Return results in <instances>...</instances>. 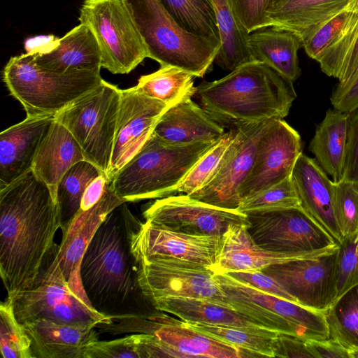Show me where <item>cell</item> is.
<instances>
[{
	"instance_id": "1",
	"label": "cell",
	"mask_w": 358,
	"mask_h": 358,
	"mask_svg": "<svg viewBox=\"0 0 358 358\" xmlns=\"http://www.w3.org/2000/svg\"><path fill=\"white\" fill-rule=\"evenodd\" d=\"M56 195L31 169L0 189V274L7 297L33 288L54 259Z\"/></svg>"
},
{
	"instance_id": "2",
	"label": "cell",
	"mask_w": 358,
	"mask_h": 358,
	"mask_svg": "<svg viewBox=\"0 0 358 358\" xmlns=\"http://www.w3.org/2000/svg\"><path fill=\"white\" fill-rule=\"evenodd\" d=\"M123 204L101 222L80 264L81 280L87 298L95 309L107 315L136 314V296L143 297L130 249Z\"/></svg>"
},
{
	"instance_id": "3",
	"label": "cell",
	"mask_w": 358,
	"mask_h": 358,
	"mask_svg": "<svg viewBox=\"0 0 358 358\" xmlns=\"http://www.w3.org/2000/svg\"><path fill=\"white\" fill-rule=\"evenodd\" d=\"M292 83L264 63L253 61L221 79L202 82L195 94L213 119L236 126L284 119L296 98Z\"/></svg>"
},
{
	"instance_id": "4",
	"label": "cell",
	"mask_w": 358,
	"mask_h": 358,
	"mask_svg": "<svg viewBox=\"0 0 358 358\" xmlns=\"http://www.w3.org/2000/svg\"><path fill=\"white\" fill-rule=\"evenodd\" d=\"M218 141L171 144L152 133L114 176L110 187L125 203L171 196L196 163Z\"/></svg>"
},
{
	"instance_id": "5",
	"label": "cell",
	"mask_w": 358,
	"mask_h": 358,
	"mask_svg": "<svg viewBox=\"0 0 358 358\" xmlns=\"http://www.w3.org/2000/svg\"><path fill=\"white\" fill-rule=\"evenodd\" d=\"M3 79L27 116L55 115L103 81L100 72H57L42 68L36 64L35 55L29 53L10 57Z\"/></svg>"
},
{
	"instance_id": "6",
	"label": "cell",
	"mask_w": 358,
	"mask_h": 358,
	"mask_svg": "<svg viewBox=\"0 0 358 358\" xmlns=\"http://www.w3.org/2000/svg\"><path fill=\"white\" fill-rule=\"evenodd\" d=\"M147 45L149 58L160 66H173L195 77L211 68L221 43L184 31L160 0H124Z\"/></svg>"
},
{
	"instance_id": "7",
	"label": "cell",
	"mask_w": 358,
	"mask_h": 358,
	"mask_svg": "<svg viewBox=\"0 0 358 358\" xmlns=\"http://www.w3.org/2000/svg\"><path fill=\"white\" fill-rule=\"evenodd\" d=\"M122 96V90L103 80L92 92L57 113L80 146L85 160L101 172L108 171Z\"/></svg>"
},
{
	"instance_id": "8",
	"label": "cell",
	"mask_w": 358,
	"mask_h": 358,
	"mask_svg": "<svg viewBox=\"0 0 358 358\" xmlns=\"http://www.w3.org/2000/svg\"><path fill=\"white\" fill-rule=\"evenodd\" d=\"M79 20L96 38L101 68L127 74L149 58L147 45L124 0H85Z\"/></svg>"
},
{
	"instance_id": "9",
	"label": "cell",
	"mask_w": 358,
	"mask_h": 358,
	"mask_svg": "<svg viewBox=\"0 0 358 358\" xmlns=\"http://www.w3.org/2000/svg\"><path fill=\"white\" fill-rule=\"evenodd\" d=\"M18 322L38 319L62 324L91 325L110 322V315L99 312L89 300L78 295L57 267L48 266L30 289L10 297Z\"/></svg>"
},
{
	"instance_id": "10",
	"label": "cell",
	"mask_w": 358,
	"mask_h": 358,
	"mask_svg": "<svg viewBox=\"0 0 358 358\" xmlns=\"http://www.w3.org/2000/svg\"><path fill=\"white\" fill-rule=\"evenodd\" d=\"M245 215L254 241L270 251L315 257L339 245L301 206Z\"/></svg>"
},
{
	"instance_id": "11",
	"label": "cell",
	"mask_w": 358,
	"mask_h": 358,
	"mask_svg": "<svg viewBox=\"0 0 358 358\" xmlns=\"http://www.w3.org/2000/svg\"><path fill=\"white\" fill-rule=\"evenodd\" d=\"M136 263L139 287L150 303L161 298L192 297L232 308L215 280V273L206 266L172 258Z\"/></svg>"
},
{
	"instance_id": "12",
	"label": "cell",
	"mask_w": 358,
	"mask_h": 358,
	"mask_svg": "<svg viewBox=\"0 0 358 358\" xmlns=\"http://www.w3.org/2000/svg\"><path fill=\"white\" fill-rule=\"evenodd\" d=\"M123 204L131 252L135 262L172 258L206 266L216 262L220 236L185 234L145 220L140 222Z\"/></svg>"
},
{
	"instance_id": "13",
	"label": "cell",
	"mask_w": 358,
	"mask_h": 358,
	"mask_svg": "<svg viewBox=\"0 0 358 358\" xmlns=\"http://www.w3.org/2000/svg\"><path fill=\"white\" fill-rule=\"evenodd\" d=\"M338 248L262 271L277 280L299 304L324 313L337 297Z\"/></svg>"
},
{
	"instance_id": "14",
	"label": "cell",
	"mask_w": 358,
	"mask_h": 358,
	"mask_svg": "<svg viewBox=\"0 0 358 358\" xmlns=\"http://www.w3.org/2000/svg\"><path fill=\"white\" fill-rule=\"evenodd\" d=\"M276 118L235 126L234 138L209 182L187 195L198 201L228 209H237L238 191L253 164L258 141Z\"/></svg>"
},
{
	"instance_id": "15",
	"label": "cell",
	"mask_w": 358,
	"mask_h": 358,
	"mask_svg": "<svg viewBox=\"0 0 358 358\" xmlns=\"http://www.w3.org/2000/svg\"><path fill=\"white\" fill-rule=\"evenodd\" d=\"M145 220L196 236H222L234 224L249 225L247 215L192 199L186 194L157 199L143 212Z\"/></svg>"
},
{
	"instance_id": "16",
	"label": "cell",
	"mask_w": 358,
	"mask_h": 358,
	"mask_svg": "<svg viewBox=\"0 0 358 358\" xmlns=\"http://www.w3.org/2000/svg\"><path fill=\"white\" fill-rule=\"evenodd\" d=\"M302 150L299 134L283 119H275L258 141L252 167L238 191L240 201L291 176Z\"/></svg>"
},
{
	"instance_id": "17",
	"label": "cell",
	"mask_w": 358,
	"mask_h": 358,
	"mask_svg": "<svg viewBox=\"0 0 358 358\" xmlns=\"http://www.w3.org/2000/svg\"><path fill=\"white\" fill-rule=\"evenodd\" d=\"M170 106L145 95L136 86L122 90L113 150L106 174L110 182L145 143Z\"/></svg>"
},
{
	"instance_id": "18",
	"label": "cell",
	"mask_w": 358,
	"mask_h": 358,
	"mask_svg": "<svg viewBox=\"0 0 358 358\" xmlns=\"http://www.w3.org/2000/svg\"><path fill=\"white\" fill-rule=\"evenodd\" d=\"M124 203L115 194L110 183L101 199L94 207L85 211L79 209L75 216L62 228V242L48 266L59 268L70 287L85 299L89 300L80 273L85 251L106 216Z\"/></svg>"
},
{
	"instance_id": "19",
	"label": "cell",
	"mask_w": 358,
	"mask_h": 358,
	"mask_svg": "<svg viewBox=\"0 0 358 358\" xmlns=\"http://www.w3.org/2000/svg\"><path fill=\"white\" fill-rule=\"evenodd\" d=\"M135 333L157 336L182 358H240L239 348L187 327L183 320L164 314L137 315L133 320Z\"/></svg>"
},
{
	"instance_id": "20",
	"label": "cell",
	"mask_w": 358,
	"mask_h": 358,
	"mask_svg": "<svg viewBox=\"0 0 358 358\" xmlns=\"http://www.w3.org/2000/svg\"><path fill=\"white\" fill-rule=\"evenodd\" d=\"M55 115L27 116L0 134V189L31 169Z\"/></svg>"
},
{
	"instance_id": "21",
	"label": "cell",
	"mask_w": 358,
	"mask_h": 358,
	"mask_svg": "<svg viewBox=\"0 0 358 358\" xmlns=\"http://www.w3.org/2000/svg\"><path fill=\"white\" fill-rule=\"evenodd\" d=\"M291 177L302 208L340 243L343 238L334 215L333 180L315 159L303 152L294 164Z\"/></svg>"
},
{
	"instance_id": "22",
	"label": "cell",
	"mask_w": 358,
	"mask_h": 358,
	"mask_svg": "<svg viewBox=\"0 0 358 358\" xmlns=\"http://www.w3.org/2000/svg\"><path fill=\"white\" fill-rule=\"evenodd\" d=\"M34 358H84L86 349L98 341L96 327L62 324L45 319L25 322Z\"/></svg>"
},
{
	"instance_id": "23",
	"label": "cell",
	"mask_w": 358,
	"mask_h": 358,
	"mask_svg": "<svg viewBox=\"0 0 358 358\" xmlns=\"http://www.w3.org/2000/svg\"><path fill=\"white\" fill-rule=\"evenodd\" d=\"M214 279L225 295L248 301L286 319L306 331L312 340L329 338L323 313L258 290L239 282L227 273L214 274Z\"/></svg>"
},
{
	"instance_id": "24",
	"label": "cell",
	"mask_w": 358,
	"mask_h": 358,
	"mask_svg": "<svg viewBox=\"0 0 358 358\" xmlns=\"http://www.w3.org/2000/svg\"><path fill=\"white\" fill-rule=\"evenodd\" d=\"M224 133L220 122L191 98L165 110L152 131L155 136L171 144L215 142Z\"/></svg>"
},
{
	"instance_id": "25",
	"label": "cell",
	"mask_w": 358,
	"mask_h": 358,
	"mask_svg": "<svg viewBox=\"0 0 358 358\" xmlns=\"http://www.w3.org/2000/svg\"><path fill=\"white\" fill-rule=\"evenodd\" d=\"M248 227L245 224H231L222 234L217 259L211 268L215 274L262 270L273 264L313 257L264 249L254 241L248 231Z\"/></svg>"
},
{
	"instance_id": "26",
	"label": "cell",
	"mask_w": 358,
	"mask_h": 358,
	"mask_svg": "<svg viewBox=\"0 0 358 358\" xmlns=\"http://www.w3.org/2000/svg\"><path fill=\"white\" fill-rule=\"evenodd\" d=\"M350 0H270L269 27L295 34L301 43L327 21L345 10Z\"/></svg>"
},
{
	"instance_id": "27",
	"label": "cell",
	"mask_w": 358,
	"mask_h": 358,
	"mask_svg": "<svg viewBox=\"0 0 358 358\" xmlns=\"http://www.w3.org/2000/svg\"><path fill=\"white\" fill-rule=\"evenodd\" d=\"M34 55L38 66L57 72H100L101 69L99 45L91 29L83 23L59 38L57 47L50 52Z\"/></svg>"
},
{
	"instance_id": "28",
	"label": "cell",
	"mask_w": 358,
	"mask_h": 358,
	"mask_svg": "<svg viewBox=\"0 0 358 358\" xmlns=\"http://www.w3.org/2000/svg\"><path fill=\"white\" fill-rule=\"evenodd\" d=\"M85 159L73 136L55 120L38 148L31 170L56 195L57 186L65 173L75 164Z\"/></svg>"
},
{
	"instance_id": "29",
	"label": "cell",
	"mask_w": 358,
	"mask_h": 358,
	"mask_svg": "<svg viewBox=\"0 0 358 358\" xmlns=\"http://www.w3.org/2000/svg\"><path fill=\"white\" fill-rule=\"evenodd\" d=\"M247 45L254 61L264 63L292 83L300 76L298 50L302 43L292 32L274 27L257 29L248 34Z\"/></svg>"
},
{
	"instance_id": "30",
	"label": "cell",
	"mask_w": 358,
	"mask_h": 358,
	"mask_svg": "<svg viewBox=\"0 0 358 358\" xmlns=\"http://www.w3.org/2000/svg\"><path fill=\"white\" fill-rule=\"evenodd\" d=\"M150 304L156 310L174 315L185 322L210 325L266 328L233 308L207 299L167 297L155 299Z\"/></svg>"
},
{
	"instance_id": "31",
	"label": "cell",
	"mask_w": 358,
	"mask_h": 358,
	"mask_svg": "<svg viewBox=\"0 0 358 358\" xmlns=\"http://www.w3.org/2000/svg\"><path fill=\"white\" fill-rule=\"evenodd\" d=\"M348 118L349 113L327 110L309 145L315 160L335 183L343 177Z\"/></svg>"
},
{
	"instance_id": "32",
	"label": "cell",
	"mask_w": 358,
	"mask_h": 358,
	"mask_svg": "<svg viewBox=\"0 0 358 358\" xmlns=\"http://www.w3.org/2000/svg\"><path fill=\"white\" fill-rule=\"evenodd\" d=\"M216 15L221 46L215 58L224 70L232 71L253 62L247 45L248 33L238 21L230 0H210Z\"/></svg>"
},
{
	"instance_id": "33",
	"label": "cell",
	"mask_w": 358,
	"mask_h": 358,
	"mask_svg": "<svg viewBox=\"0 0 358 358\" xmlns=\"http://www.w3.org/2000/svg\"><path fill=\"white\" fill-rule=\"evenodd\" d=\"M192 329L234 345L243 352V357H275V344L279 332L264 327L219 326L185 322Z\"/></svg>"
},
{
	"instance_id": "34",
	"label": "cell",
	"mask_w": 358,
	"mask_h": 358,
	"mask_svg": "<svg viewBox=\"0 0 358 358\" xmlns=\"http://www.w3.org/2000/svg\"><path fill=\"white\" fill-rule=\"evenodd\" d=\"M323 73L337 78L341 92L358 78V12L341 38L317 61Z\"/></svg>"
},
{
	"instance_id": "35",
	"label": "cell",
	"mask_w": 358,
	"mask_h": 358,
	"mask_svg": "<svg viewBox=\"0 0 358 358\" xmlns=\"http://www.w3.org/2000/svg\"><path fill=\"white\" fill-rule=\"evenodd\" d=\"M192 73L173 66H163L155 72L142 76L136 85L145 95L173 106L195 94Z\"/></svg>"
},
{
	"instance_id": "36",
	"label": "cell",
	"mask_w": 358,
	"mask_h": 358,
	"mask_svg": "<svg viewBox=\"0 0 358 358\" xmlns=\"http://www.w3.org/2000/svg\"><path fill=\"white\" fill-rule=\"evenodd\" d=\"M178 26L193 35L221 43L210 0H160Z\"/></svg>"
},
{
	"instance_id": "37",
	"label": "cell",
	"mask_w": 358,
	"mask_h": 358,
	"mask_svg": "<svg viewBox=\"0 0 358 358\" xmlns=\"http://www.w3.org/2000/svg\"><path fill=\"white\" fill-rule=\"evenodd\" d=\"M324 314L329 338L347 350L358 348V285L337 298Z\"/></svg>"
},
{
	"instance_id": "38",
	"label": "cell",
	"mask_w": 358,
	"mask_h": 358,
	"mask_svg": "<svg viewBox=\"0 0 358 358\" xmlns=\"http://www.w3.org/2000/svg\"><path fill=\"white\" fill-rule=\"evenodd\" d=\"M101 173H103L95 165L85 159L75 164L62 176L56 189L62 228L79 210L81 199L87 186Z\"/></svg>"
},
{
	"instance_id": "39",
	"label": "cell",
	"mask_w": 358,
	"mask_h": 358,
	"mask_svg": "<svg viewBox=\"0 0 358 358\" xmlns=\"http://www.w3.org/2000/svg\"><path fill=\"white\" fill-rule=\"evenodd\" d=\"M0 348L3 358H34L31 340L17 320L8 297L0 305Z\"/></svg>"
},
{
	"instance_id": "40",
	"label": "cell",
	"mask_w": 358,
	"mask_h": 358,
	"mask_svg": "<svg viewBox=\"0 0 358 358\" xmlns=\"http://www.w3.org/2000/svg\"><path fill=\"white\" fill-rule=\"evenodd\" d=\"M299 206H301L300 199L292 177L289 176L282 182L242 200L236 210L248 214Z\"/></svg>"
},
{
	"instance_id": "41",
	"label": "cell",
	"mask_w": 358,
	"mask_h": 358,
	"mask_svg": "<svg viewBox=\"0 0 358 358\" xmlns=\"http://www.w3.org/2000/svg\"><path fill=\"white\" fill-rule=\"evenodd\" d=\"M235 129L225 132L218 142L192 167L176 189V193L189 195L206 185L215 174L232 142Z\"/></svg>"
},
{
	"instance_id": "42",
	"label": "cell",
	"mask_w": 358,
	"mask_h": 358,
	"mask_svg": "<svg viewBox=\"0 0 358 358\" xmlns=\"http://www.w3.org/2000/svg\"><path fill=\"white\" fill-rule=\"evenodd\" d=\"M334 209L343 239L358 237L357 182L345 180L334 182Z\"/></svg>"
},
{
	"instance_id": "43",
	"label": "cell",
	"mask_w": 358,
	"mask_h": 358,
	"mask_svg": "<svg viewBox=\"0 0 358 358\" xmlns=\"http://www.w3.org/2000/svg\"><path fill=\"white\" fill-rule=\"evenodd\" d=\"M356 13L343 10L321 25L302 44L307 55L317 62L343 34Z\"/></svg>"
},
{
	"instance_id": "44",
	"label": "cell",
	"mask_w": 358,
	"mask_h": 358,
	"mask_svg": "<svg viewBox=\"0 0 358 358\" xmlns=\"http://www.w3.org/2000/svg\"><path fill=\"white\" fill-rule=\"evenodd\" d=\"M358 237L343 238L338 248L337 298L358 285L356 245Z\"/></svg>"
},
{
	"instance_id": "45",
	"label": "cell",
	"mask_w": 358,
	"mask_h": 358,
	"mask_svg": "<svg viewBox=\"0 0 358 358\" xmlns=\"http://www.w3.org/2000/svg\"><path fill=\"white\" fill-rule=\"evenodd\" d=\"M269 1L270 0H230L238 21L248 34L269 27L266 16Z\"/></svg>"
},
{
	"instance_id": "46",
	"label": "cell",
	"mask_w": 358,
	"mask_h": 358,
	"mask_svg": "<svg viewBox=\"0 0 358 358\" xmlns=\"http://www.w3.org/2000/svg\"><path fill=\"white\" fill-rule=\"evenodd\" d=\"M141 358L135 334L109 341L99 340L85 350L84 358Z\"/></svg>"
},
{
	"instance_id": "47",
	"label": "cell",
	"mask_w": 358,
	"mask_h": 358,
	"mask_svg": "<svg viewBox=\"0 0 358 358\" xmlns=\"http://www.w3.org/2000/svg\"><path fill=\"white\" fill-rule=\"evenodd\" d=\"M227 274L258 290L298 303L277 280L262 270L234 271Z\"/></svg>"
},
{
	"instance_id": "48",
	"label": "cell",
	"mask_w": 358,
	"mask_h": 358,
	"mask_svg": "<svg viewBox=\"0 0 358 358\" xmlns=\"http://www.w3.org/2000/svg\"><path fill=\"white\" fill-rule=\"evenodd\" d=\"M343 180L358 183V108L349 113Z\"/></svg>"
},
{
	"instance_id": "49",
	"label": "cell",
	"mask_w": 358,
	"mask_h": 358,
	"mask_svg": "<svg viewBox=\"0 0 358 358\" xmlns=\"http://www.w3.org/2000/svg\"><path fill=\"white\" fill-rule=\"evenodd\" d=\"M275 357L315 358L307 340L280 334L275 344Z\"/></svg>"
},
{
	"instance_id": "50",
	"label": "cell",
	"mask_w": 358,
	"mask_h": 358,
	"mask_svg": "<svg viewBox=\"0 0 358 358\" xmlns=\"http://www.w3.org/2000/svg\"><path fill=\"white\" fill-rule=\"evenodd\" d=\"M135 336L141 358H182L180 353L169 347L152 334H135Z\"/></svg>"
},
{
	"instance_id": "51",
	"label": "cell",
	"mask_w": 358,
	"mask_h": 358,
	"mask_svg": "<svg viewBox=\"0 0 358 358\" xmlns=\"http://www.w3.org/2000/svg\"><path fill=\"white\" fill-rule=\"evenodd\" d=\"M110 183L104 173L92 180L84 191L80 210L85 211L94 207L101 199Z\"/></svg>"
},
{
	"instance_id": "52",
	"label": "cell",
	"mask_w": 358,
	"mask_h": 358,
	"mask_svg": "<svg viewBox=\"0 0 358 358\" xmlns=\"http://www.w3.org/2000/svg\"><path fill=\"white\" fill-rule=\"evenodd\" d=\"M334 109L350 113L358 108V78L346 89L335 92L330 97Z\"/></svg>"
},
{
	"instance_id": "53",
	"label": "cell",
	"mask_w": 358,
	"mask_h": 358,
	"mask_svg": "<svg viewBox=\"0 0 358 358\" xmlns=\"http://www.w3.org/2000/svg\"><path fill=\"white\" fill-rule=\"evenodd\" d=\"M315 358H349L348 350L329 338L327 340H307Z\"/></svg>"
},
{
	"instance_id": "54",
	"label": "cell",
	"mask_w": 358,
	"mask_h": 358,
	"mask_svg": "<svg viewBox=\"0 0 358 358\" xmlns=\"http://www.w3.org/2000/svg\"><path fill=\"white\" fill-rule=\"evenodd\" d=\"M59 38L52 36H38L25 41L27 53L44 54L50 52L58 45Z\"/></svg>"
},
{
	"instance_id": "55",
	"label": "cell",
	"mask_w": 358,
	"mask_h": 358,
	"mask_svg": "<svg viewBox=\"0 0 358 358\" xmlns=\"http://www.w3.org/2000/svg\"><path fill=\"white\" fill-rule=\"evenodd\" d=\"M345 10L358 12V0H350V3L345 8Z\"/></svg>"
},
{
	"instance_id": "56",
	"label": "cell",
	"mask_w": 358,
	"mask_h": 358,
	"mask_svg": "<svg viewBox=\"0 0 358 358\" xmlns=\"http://www.w3.org/2000/svg\"><path fill=\"white\" fill-rule=\"evenodd\" d=\"M349 358H358V348L348 350Z\"/></svg>"
},
{
	"instance_id": "57",
	"label": "cell",
	"mask_w": 358,
	"mask_h": 358,
	"mask_svg": "<svg viewBox=\"0 0 358 358\" xmlns=\"http://www.w3.org/2000/svg\"><path fill=\"white\" fill-rule=\"evenodd\" d=\"M356 256H357V265H358V240H357V245H356Z\"/></svg>"
}]
</instances>
